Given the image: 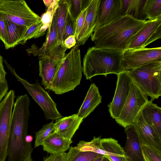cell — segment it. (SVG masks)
<instances>
[{"mask_svg":"<svg viewBox=\"0 0 161 161\" xmlns=\"http://www.w3.org/2000/svg\"><path fill=\"white\" fill-rule=\"evenodd\" d=\"M146 21L138 20L128 15L120 16L95 28L91 39L97 47L124 51Z\"/></svg>","mask_w":161,"mask_h":161,"instance_id":"obj_1","label":"cell"},{"mask_svg":"<svg viewBox=\"0 0 161 161\" xmlns=\"http://www.w3.org/2000/svg\"><path fill=\"white\" fill-rule=\"evenodd\" d=\"M123 52L95 46L89 47L83 61L82 72L86 79L98 75L106 77L110 74L118 75L124 71L122 66Z\"/></svg>","mask_w":161,"mask_h":161,"instance_id":"obj_2","label":"cell"},{"mask_svg":"<svg viewBox=\"0 0 161 161\" xmlns=\"http://www.w3.org/2000/svg\"><path fill=\"white\" fill-rule=\"evenodd\" d=\"M80 51L74 46L66 54L64 60L54 79L51 90L61 95L74 89L80 84L82 76Z\"/></svg>","mask_w":161,"mask_h":161,"instance_id":"obj_3","label":"cell"},{"mask_svg":"<svg viewBox=\"0 0 161 161\" xmlns=\"http://www.w3.org/2000/svg\"><path fill=\"white\" fill-rule=\"evenodd\" d=\"M135 83L151 101L161 95V62L150 63L127 70Z\"/></svg>","mask_w":161,"mask_h":161,"instance_id":"obj_4","label":"cell"},{"mask_svg":"<svg viewBox=\"0 0 161 161\" xmlns=\"http://www.w3.org/2000/svg\"><path fill=\"white\" fill-rule=\"evenodd\" d=\"M7 62V67L17 80L20 82L29 93L43 110L47 119L57 120L62 117L57 108L56 103L53 101L48 92L41 86L38 80L34 84H31L22 78L16 73L14 69Z\"/></svg>","mask_w":161,"mask_h":161,"instance_id":"obj_5","label":"cell"},{"mask_svg":"<svg viewBox=\"0 0 161 161\" xmlns=\"http://www.w3.org/2000/svg\"><path fill=\"white\" fill-rule=\"evenodd\" d=\"M0 14L8 20L27 28L41 19L24 0H0Z\"/></svg>","mask_w":161,"mask_h":161,"instance_id":"obj_6","label":"cell"},{"mask_svg":"<svg viewBox=\"0 0 161 161\" xmlns=\"http://www.w3.org/2000/svg\"><path fill=\"white\" fill-rule=\"evenodd\" d=\"M67 49L62 42L47 54L39 57V74L45 89L51 90L53 81L64 60Z\"/></svg>","mask_w":161,"mask_h":161,"instance_id":"obj_7","label":"cell"},{"mask_svg":"<svg viewBox=\"0 0 161 161\" xmlns=\"http://www.w3.org/2000/svg\"><path fill=\"white\" fill-rule=\"evenodd\" d=\"M148 96L134 82L116 123L124 128L132 125L145 105L149 102Z\"/></svg>","mask_w":161,"mask_h":161,"instance_id":"obj_8","label":"cell"},{"mask_svg":"<svg viewBox=\"0 0 161 161\" xmlns=\"http://www.w3.org/2000/svg\"><path fill=\"white\" fill-rule=\"evenodd\" d=\"M15 97L14 90L8 92L0 103V161H5L11 119Z\"/></svg>","mask_w":161,"mask_h":161,"instance_id":"obj_9","label":"cell"},{"mask_svg":"<svg viewBox=\"0 0 161 161\" xmlns=\"http://www.w3.org/2000/svg\"><path fill=\"white\" fill-rule=\"evenodd\" d=\"M161 62V47L127 49L122 63L124 70L135 69L155 62Z\"/></svg>","mask_w":161,"mask_h":161,"instance_id":"obj_10","label":"cell"},{"mask_svg":"<svg viewBox=\"0 0 161 161\" xmlns=\"http://www.w3.org/2000/svg\"><path fill=\"white\" fill-rule=\"evenodd\" d=\"M117 75L116 86L113 100L108 105L111 117L114 119L119 116L133 81L127 70Z\"/></svg>","mask_w":161,"mask_h":161,"instance_id":"obj_11","label":"cell"},{"mask_svg":"<svg viewBox=\"0 0 161 161\" xmlns=\"http://www.w3.org/2000/svg\"><path fill=\"white\" fill-rule=\"evenodd\" d=\"M132 125L141 146H147L161 154V139L145 119L141 111Z\"/></svg>","mask_w":161,"mask_h":161,"instance_id":"obj_12","label":"cell"},{"mask_svg":"<svg viewBox=\"0 0 161 161\" xmlns=\"http://www.w3.org/2000/svg\"><path fill=\"white\" fill-rule=\"evenodd\" d=\"M120 16L121 0H100L95 28L107 25Z\"/></svg>","mask_w":161,"mask_h":161,"instance_id":"obj_13","label":"cell"},{"mask_svg":"<svg viewBox=\"0 0 161 161\" xmlns=\"http://www.w3.org/2000/svg\"><path fill=\"white\" fill-rule=\"evenodd\" d=\"M100 0H91L88 7L83 25L75 38V46L79 47L84 44L93 33L96 26V17Z\"/></svg>","mask_w":161,"mask_h":161,"instance_id":"obj_14","label":"cell"},{"mask_svg":"<svg viewBox=\"0 0 161 161\" xmlns=\"http://www.w3.org/2000/svg\"><path fill=\"white\" fill-rule=\"evenodd\" d=\"M126 136L123 149L127 161H145L136 131L132 125L125 128Z\"/></svg>","mask_w":161,"mask_h":161,"instance_id":"obj_15","label":"cell"},{"mask_svg":"<svg viewBox=\"0 0 161 161\" xmlns=\"http://www.w3.org/2000/svg\"><path fill=\"white\" fill-rule=\"evenodd\" d=\"M55 10L50 25L48 28L45 42L40 48L37 47L35 45H32L31 47L26 49V51L29 54H32L34 56H37L40 57L47 54L59 43H59L57 41Z\"/></svg>","mask_w":161,"mask_h":161,"instance_id":"obj_16","label":"cell"},{"mask_svg":"<svg viewBox=\"0 0 161 161\" xmlns=\"http://www.w3.org/2000/svg\"><path fill=\"white\" fill-rule=\"evenodd\" d=\"M83 120L77 114L58 119L54 123V131L65 138L71 139Z\"/></svg>","mask_w":161,"mask_h":161,"instance_id":"obj_17","label":"cell"},{"mask_svg":"<svg viewBox=\"0 0 161 161\" xmlns=\"http://www.w3.org/2000/svg\"><path fill=\"white\" fill-rule=\"evenodd\" d=\"M161 25V19L147 20L142 28L136 33L131 41L127 49L143 48L152 35Z\"/></svg>","mask_w":161,"mask_h":161,"instance_id":"obj_18","label":"cell"},{"mask_svg":"<svg viewBox=\"0 0 161 161\" xmlns=\"http://www.w3.org/2000/svg\"><path fill=\"white\" fill-rule=\"evenodd\" d=\"M72 139L65 138L55 132L51 133L43 141L42 146L44 151L50 154L64 153L69 149Z\"/></svg>","mask_w":161,"mask_h":161,"instance_id":"obj_19","label":"cell"},{"mask_svg":"<svg viewBox=\"0 0 161 161\" xmlns=\"http://www.w3.org/2000/svg\"><path fill=\"white\" fill-rule=\"evenodd\" d=\"M102 98L98 87L94 83H92L77 114V116L83 119L86 118L101 102Z\"/></svg>","mask_w":161,"mask_h":161,"instance_id":"obj_20","label":"cell"},{"mask_svg":"<svg viewBox=\"0 0 161 161\" xmlns=\"http://www.w3.org/2000/svg\"><path fill=\"white\" fill-rule=\"evenodd\" d=\"M141 112L145 119L161 139V108L149 100Z\"/></svg>","mask_w":161,"mask_h":161,"instance_id":"obj_21","label":"cell"},{"mask_svg":"<svg viewBox=\"0 0 161 161\" xmlns=\"http://www.w3.org/2000/svg\"><path fill=\"white\" fill-rule=\"evenodd\" d=\"M147 0H121V16L128 15L141 21L147 19L145 13Z\"/></svg>","mask_w":161,"mask_h":161,"instance_id":"obj_22","label":"cell"},{"mask_svg":"<svg viewBox=\"0 0 161 161\" xmlns=\"http://www.w3.org/2000/svg\"><path fill=\"white\" fill-rule=\"evenodd\" d=\"M4 19L6 32L3 44L5 49H8L18 45L20 39L28 28L15 24L5 18Z\"/></svg>","mask_w":161,"mask_h":161,"instance_id":"obj_23","label":"cell"},{"mask_svg":"<svg viewBox=\"0 0 161 161\" xmlns=\"http://www.w3.org/2000/svg\"><path fill=\"white\" fill-rule=\"evenodd\" d=\"M101 144L106 155L112 161H127L123 148L118 141L110 137L101 138Z\"/></svg>","mask_w":161,"mask_h":161,"instance_id":"obj_24","label":"cell"},{"mask_svg":"<svg viewBox=\"0 0 161 161\" xmlns=\"http://www.w3.org/2000/svg\"><path fill=\"white\" fill-rule=\"evenodd\" d=\"M69 11L68 5L66 0H58V6L55 10L57 41L62 42V36Z\"/></svg>","mask_w":161,"mask_h":161,"instance_id":"obj_25","label":"cell"},{"mask_svg":"<svg viewBox=\"0 0 161 161\" xmlns=\"http://www.w3.org/2000/svg\"><path fill=\"white\" fill-rule=\"evenodd\" d=\"M104 156L90 151H81L72 146L66 153L65 161H94Z\"/></svg>","mask_w":161,"mask_h":161,"instance_id":"obj_26","label":"cell"},{"mask_svg":"<svg viewBox=\"0 0 161 161\" xmlns=\"http://www.w3.org/2000/svg\"><path fill=\"white\" fill-rule=\"evenodd\" d=\"M101 136H94L90 141H80L74 147L81 151H90L105 156V152L101 146Z\"/></svg>","mask_w":161,"mask_h":161,"instance_id":"obj_27","label":"cell"},{"mask_svg":"<svg viewBox=\"0 0 161 161\" xmlns=\"http://www.w3.org/2000/svg\"><path fill=\"white\" fill-rule=\"evenodd\" d=\"M145 13L148 20L161 19V0H147Z\"/></svg>","mask_w":161,"mask_h":161,"instance_id":"obj_28","label":"cell"},{"mask_svg":"<svg viewBox=\"0 0 161 161\" xmlns=\"http://www.w3.org/2000/svg\"><path fill=\"white\" fill-rule=\"evenodd\" d=\"M69 12L75 21L81 12L88 6L91 0H66Z\"/></svg>","mask_w":161,"mask_h":161,"instance_id":"obj_29","label":"cell"},{"mask_svg":"<svg viewBox=\"0 0 161 161\" xmlns=\"http://www.w3.org/2000/svg\"><path fill=\"white\" fill-rule=\"evenodd\" d=\"M58 0H53L50 5L47 8V12L44 13L41 18L42 25L39 32L41 34H44L46 30L48 28L52 21L54 12L58 6Z\"/></svg>","mask_w":161,"mask_h":161,"instance_id":"obj_30","label":"cell"},{"mask_svg":"<svg viewBox=\"0 0 161 161\" xmlns=\"http://www.w3.org/2000/svg\"><path fill=\"white\" fill-rule=\"evenodd\" d=\"M54 123L53 121L43 125L38 131L36 133L34 147L42 145L43 141L52 132L54 131Z\"/></svg>","mask_w":161,"mask_h":161,"instance_id":"obj_31","label":"cell"},{"mask_svg":"<svg viewBox=\"0 0 161 161\" xmlns=\"http://www.w3.org/2000/svg\"><path fill=\"white\" fill-rule=\"evenodd\" d=\"M42 24L41 19L28 28L21 37L18 45L20 44L24 45L27 40L31 38H34L38 32Z\"/></svg>","mask_w":161,"mask_h":161,"instance_id":"obj_32","label":"cell"},{"mask_svg":"<svg viewBox=\"0 0 161 161\" xmlns=\"http://www.w3.org/2000/svg\"><path fill=\"white\" fill-rule=\"evenodd\" d=\"M75 22L76 21L72 18L68 11L62 37V42L64 43L65 40L69 36H75Z\"/></svg>","mask_w":161,"mask_h":161,"instance_id":"obj_33","label":"cell"},{"mask_svg":"<svg viewBox=\"0 0 161 161\" xmlns=\"http://www.w3.org/2000/svg\"><path fill=\"white\" fill-rule=\"evenodd\" d=\"M145 161H161V154L146 146H141Z\"/></svg>","mask_w":161,"mask_h":161,"instance_id":"obj_34","label":"cell"},{"mask_svg":"<svg viewBox=\"0 0 161 161\" xmlns=\"http://www.w3.org/2000/svg\"><path fill=\"white\" fill-rule=\"evenodd\" d=\"M87 8L88 7L81 12L76 20L75 38L78 35L83 25L86 15Z\"/></svg>","mask_w":161,"mask_h":161,"instance_id":"obj_35","label":"cell"},{"mask_svg":"<svg viewBox=\"0 0 161 161\" xmlns=\"http://www.w3.org/2000/svg\"><path fill=\"white\" fill-rule=\"evenodd\" d=\"M66 153L50 154L48 156L43 158V161H65Z\"/></svg>","mask_w":161,"mask_h":161,"instance_id":"obj_36","label":"cell"},{"mask_svg":"<svg viewBox=\"0 0 161 161\" xmlns=\"http://www.w3.org/2000/svg\"><path fill=\"white\" fill-rule=\"evenodd\" d=\"M8 87L6 78L0 77V103L7 93Z\"/></svg>","mask_w":161,"mask_h":161,"instance_id":"obj_37","label":"cell"},{"mask_svg":"<svg viewBox=\"0 0 161 161\" xmlns=\"http://www.w3.org/2000/svg\"><path fill=\"white\" fill-rule=\"evenodd\" d=\"M161 38V25L159 26L146 42L145 47L150 43Z\"/></svg>","mask_w":161,"mask_h":161,"instance_id":"obj_38","label":"cell"},{"mask_svg":"<svg viewBox=\"0 0 161 161\" xmlns=\"http://www.w3.org/2000/svg\"><path fill=\"white\" fill-rule=\"evenodd\" d=\"M6 27L4 17L0 14V40L4 43L5 36Z\"/></svg>","mask_w":161,"mask_h":161,"instance_id":"obj_39","label":"cell"},{"mask_svg":"<svg viewBox=\"0 0 161 161\" xmlns=\"http://www.w3.org/2000/svg\"><path fill=\"white\" fill-rule=\"evenodd\" d=\"M75 38L74 36H71L67 37L64 41V44L67 49H69L75 46L76 44Z\"/></svg>","mask_w":161,"mask_h":161,"instance_id":"obj_40","label":"cell"},{"mask_svg":"<svg viewBox=\"0 0 161 161\" xmlns=\"http://www.w3.org/2000/svg\"><path fill=\"white\" fill-rule=\"evenodd\" d=\"M3 61V57L0 54V77L6 78L7 73L4 68Z\"/></svg>","mask_w":161,"mask_h":161,"instance_id":"obj_41","label":"cell"},{"mask_svg":"<svg viewBox=\"0 0 161 161\" xmlns=\"http://www.w3.org/2000/svg\"><path fill=\"white\" fill-rule=\"evenodd\" d=\"M33 140L32 136L30 135H27L25 137V141L28 143H31Z\"/></svg>","mask_w":161,"mask_h":161,"instance_id":"obj_42","label":"cell"},{"mask_svg":"<svg viewBox=\"0 0 161 161\" xmlns=\"http://www.w3.org/2000/svg\"><path fill=\"white\" fill-rule=\"evenodd\" d=\"M53 0H43V1L46 6L47 8L53 2Z\"/></svg>","mask_w":161,"mask_h":161,"instance_id":"obj_43","label":"cell"},{"mask_svg":"<svg viewBox=\"0 0 161 161\" xmlns=\"http://www.w3.org/2000/svg\"><path fill=\"white\" fill-rule=\"evenodd\" d=\"M102 161H112L107 156H104L103 157Z\"/></svg>","mask_w":161,"mask_h":161,"instance_id":"obj_44","label":"cell"},{"mask_svg":"<svg viewBox=\"0 0 161 161\" xmlns=\"http://www.w3.org/2000/svg\"><path fill=\"white\" fill-rule=\"evenodd\" d=\"M103 156L100 157V158L96 159L94 161H102Z\"/></svg>","mask_w":161,"mask_h":161,"instance_id":"obj_45","label":"cell"}]
</instances>
